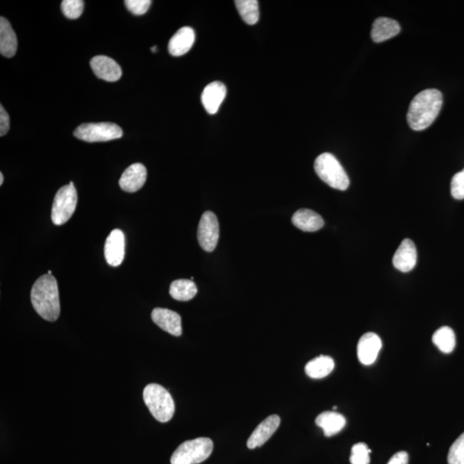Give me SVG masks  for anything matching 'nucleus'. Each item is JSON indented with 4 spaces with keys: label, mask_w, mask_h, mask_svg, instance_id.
Segmentation results:
<instances>
[{
    "label": "nucleus",
    "mask_w": 464,
    "mask_h": 464,
    "mask_svg": "<svg viewBox=\"0 0 464 464\" xmlns=\"http://www.w3.org/2000/svg\"><path fill=\"white\" fill-rule=\"evenodd\" d=\"M372 451L364 443H358L351 448L350 463L351 464H369L370 453Z\"/></svg>",
    "instance_id": "bb28decb"
},
{
    "label": "nucleus",
    "mask_w": 464,
    "mask_h": 464,
    "mask_svg": "<svg viewBox=\"0 0 464 464\" xmlns=\"http://www.w3.org/2000/svg\"><path fill=\"white\" fill-rule=\"evenodd\" d=\"M17 49V38L12 25L6 17L0 18V53L6 58L15 56Z\"/></svg>",
    "instance_id": "aec40b11"
},
{
    "label": "nucleus",
    "mask_w": 464,
    "mask_h": 464,
    "mask_svg": "<svg viewBox=\"0 0 464 464\" xmlns=\"http://www.w3.org/2000/svg\"><path fill=\"white\" fill-rule=\"evenodd\" d=\"M147 177L146 167L142 164H139V163L133 164L123 172L121 179L119 181V187L128 193H134L144 186V184L146 183Z\"/></svg>",
    "instance_id": "4468645a"
},
{
    "label": "nucleus",
    "mask_w": 464,
    "mask_h": 464,
    "mask_svg": "<svg viewBox=\"0 0 464 464\" xmlns=\"http://www.w3.org/2000/svg\"><path fill=\"white\" fill-rule=\"evenodd\" d=\"M32 306L39 315L49 322L60 317L59 288L53 275L45 274L35 282L31 293Z\"/></svg>",
    "instance_id": "f03ea898"
},
{
    "label": "nucleus",
    "mask_w": 464,
    "mask_h": 464,
    "mask_svg": "<svg viewBox=\"0 0 464 464\" xmlns=\"http://www.w3.org/2000/svg\"><path fill=\"white\" fill-rule=\"evenodd\" d=\"M78 194L71 182L58 190L54 197L51 217L56 226H63L74 215L77 206Z\"/></svg>",
    "instance_id": "423d86ee"
},
{
    "label": "nucleus",
    "mask_w": 464,
    "mask_h": 464,
    "mask_svg": "<svg viewBox=\"0 0 464 464\" xmlns=\"http://www.w3.org/2000/svg\"><path fill=\"white\" fill-rule=\"evenodd\" d=\"M157 50H158L157 46L152 47V48H151L152 53L157 52Z\"/></svg>",
    "instance_id": "72a5a7b5"
},
{
    "label": "nucleus",
    "mask_w": 464,
    "mask_h": 464,
    "mask_svg": "<svg viewBox=\"0 0 464 464\" xmlns=\"http://www.w3.org/2000/svg\"><path fill=\"white\" fill-rule=\"evenodd\" d=\"M401 27L398 22L391 18H376L372 28V38L373 42H383L400 33Z\"/></svg>",
    "instance_id": "6ab92c4d"
},
{
    "label": "nucleus",
    "mask_w": 464,
    "mask_h": 464,
    "mask_svg": "<svg viewBox=\"0 0 464 464\" xmlns=\"http://www.w3.org/2000/svg\"><path fill=\"white\" fill-rule=\"evenodd\" d=\"M198 241L201 247L206 252L215 249L219 238V224L213 212L203 213L198 227Z\"/></svg>",
    "instance_id": "6e6552de"
},
{
    "label": "nucleus",
    "mask_w": 464,
    "mask_h": 464,
    "mask_svg": "<svg viewBox=\"0 0 464 464\" xmlns=\"http://www.w3.org/2000/svg\"><path fill=\"white\" fill-rule=\"evenodd\" d=\"M314 168L319 179L329 186L342 191L349 187L350 181L345 169L333 154L326 152L319 155L315 159Z\"/></svg>",
    "instance_id": "20e7f679"
},
{
    "label": "nucleus",
    "mask_w": 464,
    "mask_h": 464,
    "mask_svg": "<svg viewBox=\"0 0 464 464\" xmlns=\"http://www.w3.org/2000/svg\"><path fill=\"white\" fill-rule=\"evenodd\" d=\"M104 256L112 267L121 265L125 256V235L121 230L110 232L105 242Z\"/></svg>",
    "instance_id": "1a4fd4ad"
},
{
    "label": "nucleus",
    "mask_w": 464,
    "mask_h": 464,
    "mask_svg": "<svg viewBox=\"0 0 464 464\" xmlns=\"http://www.w3.org/2000/svg\"><path fill=\"white\" fill-rule=\"evenodd\" d=\"M433 342L442 353L451 354L456 347L455 333L451 328L445 326L433 333Z\"/></svg>",
    "instance_id": "b1692460"
},
{
    "label": "nucleus",
    "mask_w": 464,
    "mask_h": 464,
    "mask_svg": "<svg viewBox=\"0 0 464 464\" xmlns=\"http://www.w3.org/2000/svg\"><path fill=\"white\" fill-rule=\"evenodd\" d=\"M292 222L301 231L314 232L322 229L324 221L318 213L310 209H299L292 217Z\"/></svg>",
    "instance_id": "a211bd4d"
},
{
    "label": "nucleus",
    "mask_w": 464,
    "mask_h": 464,
    "mask_svg": "<svg viewBox=\"0 0 464 464\" xmlns=\"http://www.w3.org/2000/svg\"><path fill=\"white\" fill-rule=\"evenodd\" d=\"M85 3L82 0H64L61 3V10L69 19H77L82 15Z\"/></svg>",
    "instance_id": "a878e982"
},
{
    "label": "nucleus",
    "mask_w": 464,
    "mask_h": 464,
    "mask_svg": "<svg viewBox=\"0 0 464 464\" xmlns=\"http://www.w3.org/2000/svg\"><path fill=\"white\" fill-rule=\"evenodd\" d=\"M10 129V117L3 105H0V136H5Z\"/></svg>",
    "instance_id": "7c9ffc66"
},
{
    "label": "nucleus",
    "mask_w": 464,
    "mask_h": 464,
    "mask_svg": "<svg viewBox=\"0 0 464 464\" xmlns=\"http://www.w3.org/2000/svg\"><path fill=\"white\" fill-rule=\"evenodd\" d=\"M122 130L111 122L85 123L75 129L74 136L86 142H106L122 137Z\"/></svg>",
    "instance_id": "0eeeda50"
},
{
    "label": "nucleus",
    "mask_w": 464,
    "mask_h": 464,
    "mask_svg": "<svg viewBox=\"0 0 464 464\" xmlns=\"http://www.w3.org/2000/svg\"><path fill=\"white\" fill-rule=\"evenodd\" d=\"M443 96L440 90L427 89L417 94L409 105L407 119L415 131H422L431 124L440 114Z\"/></svg>",
    "instance_id": "f257e3e1"
},
{
    "label": "nucleus",
    "mask_w": 464,
    "mask_h": 464,
    "mask_svg": "<svg viewBox=\"0 0 464 464\" xmlns=\"http://www.w3.org/2000/svg\"><path fill=\"white\" fill-rule=\"evenodd\" d=\"M281 418L276 415L268 416L257 426L247 442L249 449L263 447L280 426Z\"/></svg>",
    "instance_id": "ddd939ff"
},
{
    "label": "nucleus",
    "mask_w": 464,
    "mask_h": 464,
    "mask_svg": "<svg viewBox=\"0 0 464 464\" xmlns=\"http://www.w3.org/2000/svg\"><path fill=\"white\" fill-rule=\"evenodd\" d=\"M90 67L97 78L107 82L118 81L122 76L121 67L110 57L103 56L94 57L90 60Z\"/></svg>",
    "instance_id": "f8f14e48"
},
{
    "label": "nucleus",
    "mask_w": 464,
    "mask_h": 464,
    "mask_svg": "<svg viewBox=\"0 0 464 464\" xmlns=\"http://www.w3.org/2000/svg\"><path fill=\"white\" fill-rule=\"evenodd\" d=\"M335 368V361L329 356L321 355L308 362L306 372L311 379H320L331 374Z\"/></svg>",
    "instance_id": "4be33fe9"
},
{
    "label": "nucleus",
    "mask_w": 464,
    "mask_h": 464,
    "mask_svg": "<svg viewBox=\"0 0 464 464\" xmlns=\"http://www.w3.org/2000/svg\"><path fill=\"white\" fill-rule=\"evenodd\" d=\"M382 348V340L375 333H366L358 340L357 354L358 361L365 365H370L376 360Z\"/></svg>",
    "instance_id": "9d476101"
},
{
    "label": "nucleus",
    "mask_w": 464,
    "mask_h": 464,
    "mask_svg": "<svg viewBox=\"0 0 464 464\" xmlns=\"http://www.w3.org/2000/svg\"><path fill=\"white\" fill-rule=\"evenodd\" d=\"M195 42V33L190 27L181 28L169 42V52L172 56L179 57L187 53Z\"/></svg>",
    "instance_id": "f3484780"
},
{
    "label": "nucleus",
    "mask_w": 464,
    "mask_h": 464,
    "mask_svg": "<svg viewBox=\"0 0 464 464\" xmlns=\"http://www.w3.org/2000/svg\"><path fill=\"white\" fill-rule=\"evenodd\" d=\"M235 6L242 20L249 25H254L259 21V2L256 0H237Z\"/></svg>",
    "instance_id": "393cba45"
},
{
    "label": "nucleus",
    "mask_w": 464,
    "mask_h": 464,
    "mask_svg": "<svg viewBox=\"0 0 464 464\" xmlns=\"http://www.w3.org/2000/svg\"><path fill=\"white\" fill-rule=\"evenodd\" d=\"M449 464H464V433L458 437L449 449Z\"/></svg>",
    "instance_id": "cd10ccee"
},
{
    "label": "nucleus",
    "mask_w": 464,
    "mask_h": 464,
    "mask_svg": "<svg viewBox=\"0 0 464 464\" xmlns=\"http://www.w3.org/2000/svg\"><path fill=\"white\" fill-rule=\"evenodd\" d=\"M417 263V250L415 242L411 239H404L395 253L393 265L402 273L414 270Z\"/></svg>",
    "instance_id": "dca6fc26"
},
{
    "label": "nucleus",
    "mask_w": 464,
    "mask_h": 464,
    "mask_svg": "<svg viewBox=\"0 0 464 464\" xmlns=\"http://www.w3.org/2000/svg\"><path fill=\"white\" fill-rule=\"evenodd\" d=\"M3 173H0V185H3Z\"/></svg>",
    "instance_id": "473e14b6"
},
{
    "label": "nucleus",
    "mask_w": 464,
    "mask_h": 464,
    "mask_svg": "<svg viewBox=\"0 0 464 464\" xmlns=\"http://www.w3.org/2000/svg\"><path fill=\"white\" fill-rule=\"evenodd\" d=\"M213 449V441L208 438L188 440L174 451L170 463L199 464L206 461L211 456Z\"/></svg>",
    "instance_id": "39448f33"
},
{
    "label": "nucleus",
    "mask_w": 464,
    "mask_h": 464,
    "mask_svg": "<svg viewBox=\"0 0 464 464\" xmlns=\"http://www.w3.org/2000/svg\"><path fill=\"white\" fill-rule=\"evenodd\" d=\"M197 284L192 280L173 281L169 288V295L177 301H190L197 295Z\"/></svg>",
    "instance_id": "5701e85b"
},
{
    "label": "nucleus",
    "mask_w": 464,
    "mask_h": 464,
    "mask_svg": "<svg viewBox=\"0 0 464 464\" xmlns=\"http://www.w3.org/2000/svg\"><path fill=\"white\" fill-rule=\"evenodd\" d=\"M451 192L453 198L464 199V169L452 177Z\"/></svg>",
    "instance_id": "c756f323"
},
{
    "label": "nucleus",
    "mask_w": 464,
    "mask_h": 464,
    "mask_svg": "<svg viewBox=\"0 0 464 464\" xmlns=\"http://www.w3.org/2000/svg\"><path fill=\"white\" fill-rule=\"evenodd\" d=\"M143 399L151 414L158 422H169L175 414V402L172 395L158 383H150L144 388Z\"/></svg>",
    "instance_id": "7ed1b4c3"
},
{
    "label": "nucleus",
    "mask_w": 464,
    "mask_h": 464,
    "mask_svg": "<svg viewBox=\"0 0 464 464\" xmlns=\"http://www.w3.org/2000/svg\"><path fill=\"white\" fill-rule=\"evenodd\" d=\"M387 464H408V453L405 451L396 453Z\"/></svg>",
    "instance_id": "2f4dec72"
},
{
    "label": "nucleus",
    "mask_w": 464,
    "mask_h": 464,
    "mask_svg": "<svg viewBox=\"0 0 464 464\" xmlns=\"http://www.w3.org/2000/svg\"><path fill=\"white\" fill-rule=\"evenodd\" d=\"M151 0H126L125 5L134 15L141 16L147 13L151 6Z\"/></svg>",
    "instance_id": "c85d7f7f"
},
{
    "label": "nucleus",
    "mask_w": 464,
    "mask_h": 464,
    "mask_svg": "<svg viewBox=\"0 0 464 464\" xmlns=\"http://www.w3.org/2000/svg\"><path fill=\"white\" fill-rule=\"evenodd\" d=\"M226 87L223 83L215 81L206 86L201 94V103L205 110L210 115H215L219 111L226 97Z\"/></svg>",
    "instance_id": "2eb2a0df"
},
{
    "label": "nucleus",
    "mask_w": 464,
    "mask_h": 464,
    "mask_svg": "<svg viewBox=\"0 0 464 464\" xmlns=\"http://www.w3.org/2000/svg\"><path fill=\"white\" fill-rule=\"evenodd\" d=\"M151 319L163 331L174 336H180L183 333L182 318L179 313L163 308L152 310Z\"/></svg>",
    "instance_id": "9b49d317"
},
{
    "label": "nucleus",
    "mask_w": 464,
    "mask_h": 464,
    "mask_svg": "<svg viewBox=\"0 0 464 464\" xmlns=\"http://www.w3.org/2000/svg\"><path fill=\"white\" fill-rule=\"evenodd\" d=\"M48 274H49V275H52V271H50V270H49Z\"/></svg>",
    "instance_id": "f704fd0d"
},
{
    "label": "nucleus",
    "mask_w": 464,
    "mask_h": 464,
    "mask_svg": "<svg viewBox=\"0 0 464 464\" xmlns=\"http://www.w3.org/2000/svg\"><path fill=\"white\" fill-rule=\"evenodd\" d=\"M315 424L324 430L326 437H332L345 427L346 419L339 413L326 411L317 417Z\"/></svg>",
    "instance_id": "412c9836"
}]
</instances>
